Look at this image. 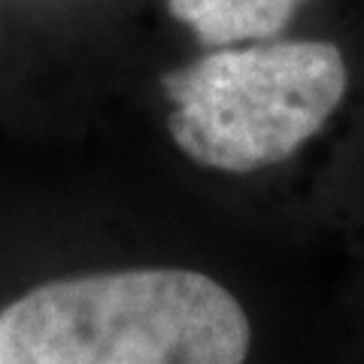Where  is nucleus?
I'll list each match as a JSON object with an SVG mask.
<instances>
[{
  "instance_id": "f257e3e1",
  "label": "nucleus",
  "mask_w": 364,
  "mask_h": 364,
  "mask_svg": "<svg viewBox=\"0 0 364 364\" xmlns=\"http://www.w3.org/2000/svg\"><path fill=\"white\" fill-rule=\"evenodd\" d=\"M240 301L195 270L55 279L0 313V364H243Z\"/></svg>"
},
{
  "instance_id": "f03ea898",
  "label": "nucleus",
  "mask_w": 364,
  "mask_h": 364,
  "mask_svg": "<svg viewBox=\"0 0 364 364\" xmlns=\"http://www.w3.org/2000/svg\"><path fill=\"white\" fill-rule=\"evenodd\" d=\"M170 134L191 161L225 173L279 164L328 122L346 95L337 46L258 43L203 55L164 76Z\"/></svg>"
},
{
  "instance_id": "7ed1b4c3",
  "label": "nucleus",
  "mask_w": 364,
  "mask_h": 364,
  "mask_svg": "<svg viewBox=\"0 0 364 364\" xmlns=\"http://www.w3.org/2000/svg\"><path fill=\"white\" fill-rule=\"evenodd\" d=\"M304 0H167L170 13L207 46L255 43L279 33Z\"/></svg>"
}]
</instances>
